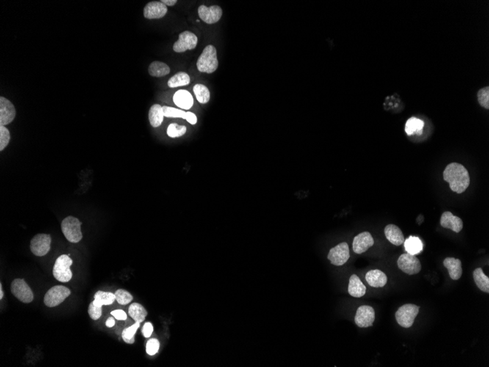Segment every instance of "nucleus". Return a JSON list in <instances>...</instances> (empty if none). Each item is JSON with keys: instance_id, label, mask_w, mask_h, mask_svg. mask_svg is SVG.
Masks as SVG:
<instances>
[{"instance_id": "f257e3e1", "label": "nucleus", "mask_w": 489, "mask_h": 367, "mask_svg": "<svg viewBox=\"0 0 489 367\" xmlns=\"http://www.w3.org/2000/svg\"><path fill=\"white\" fill-rule=\"evenodd\" d=\"M443 178L449 183L451 189L457 194H462L470 186V174L466 168L459 163L448 164L443 172Z\"/></svg>"}, {"instance_id": "f03ea898", "label": "nucleus", "mask_w": 489, "mask_h": 367, "mask_svg": "<svg viewBox=\"0 0 489 367\" xmlns=\"http://www.w3.org/2000/svg\"><path fill=\"white\" fill-rule=\"evenodd\" d=\"M198 70L202 73H212L219 67L217 51L213 45H208L202 51L197 62Z\"/></svg>"}, {"instance_id": "7ed1b4c3", "label": "nucleus", "mask_w": 489, "mask_h": 367, "mask_svg": "<svg viewBox=\"0 0 489 367\" xmlns=\"http://www.w3.org/2000/svg\"><path fill=\"white\" fill-rule=\"evenodd\" d=\"M81 225L79 220L73 216H68L63 219L61 227L62 233L69 242L77 244L82 239Z\"/></svg>"}, {"instance_id": "20e7f679", "label": "nucleus", "mask_w": 489, "mask_h": 367, "mask_svg": "<svg viewBox=\"0 0 489 367\" xmlns=\"http://www.w3.org/2000/svg\"><path fill=\"white\" fill-rule=\"evenodd\" d=\"M73 264V260L67 255H62L56 259L55 264L53 268V275L56 280L60 282H68L73 277L70 266Z\"/></svg>"}, {"instance_id": "39448f33", "label": "nucleus", "mask_w": 489, "mask_h": 367, "mask_svg": "<svg viewBox=\"0 0 489 367\" xmlns=\"http://www.w3.org/2000/svg\"><path fill=\"white\" fill-rule=\"evenodd\" d=\"M419 311L420 307L415 304H408L403 305L396 312V321L401 327L409 329L412 327Z\"/></svg>"}, {"instance_id": "423d86ee", "label": "nucleus", "mask_w": 489, "mask_h": 367, "mask_svg": "<svg viewBox=\"0 0 489 367\" xmlns=\"http://www.w3.org/2000/svg\"><path fill=\"white\" fill-rule=\"evenodd\" d=\"M70 295V290L62 285L53 287L45 293L44 304L48 307H55L62 304Z\"/></svg>"}, {"instance_id": "0eeeda50", "label": "nucleus", "mask_w": 489, "mask_h": 367, "mask_svg": "<svg viewBox=\"0 0 489 367\" xmlns=\"http://www.w3.org/2000/svg\"><path fill=\"white\" fill-rule=\"evenodd\" d=\"M10 290L12 295L24 304H29L33 301V293L23 279H16L12 281Z\"/></svg>"}, {"instance_id": "6e6552de", "label": "nucleus", "mask_w": 489, "mask_h": 367, "mask_svg": "<svg viewBox=\"0 0 489 367\" xmlns=\"http://www.w3.org/2000/svg\"><path fill=\"white\" fill-rule=\"evenodd\" d=\"M397 264L401 271L409 275H415L421 271L419 259L409 253L401 255L398 259Z\"/></svg>"}, {"instance_id": "1a4fd4ad", "label": "nucleus", "mask_w": 489, "mask_h": 367, "mask_svg": "<svg viewBox=\"0 0 489 367\" xmlns=\"http://www.w3.org/2000/svg\"><path fill=\"white\" fill-rule=\"evenodd\" d=\"M51 238L46 234L35 235L30 243L31 252L37 257L45 256L51 249Z\"/></svg>"}, {"instance_id": "9d476101", "label": "nucleus", "mask_w": 489, "mask_h": 367, "mask_svg": "<svg viewBox=\"0 0 489 367\" xmlns=\"http://www.w3.org/2000/svg\"><path fill=\"white\" fill-rule=\"evenodd\" d=\"M350 257L349 245L341 243L330 249L327 258L334 266H341L349 260Z\"/></svg>"}, {"instance_id": "9b49d317", "label": "nucleus", "mask_w": 489, "mask_h": 367, "mask_svg": "<svg viewBox=\"0 0 489 367\" xmlns=\"http://www.w3.org/2000/svg\"><path fill=\"white\" fill-rule=\"evenodd\" d=\"M197 36L189 31H185L179 34L178 40L174 44L173 50L175 52H184L187 50L194 49L197 47Z\"/></svg>"}, {"instance_id": "f8f14e48", "label": "nucleus", "mask_w": 489, "mask_h": 367, "mask_svg": "<svg viewBox=\"0 0 489 367\" xmlns=\"http://www.w3.org/2000/svg\"><path fill=\"white\" fill-rule=\"evenodd\" d=\"M375 320V312L370 306H361L356 312L355 321L360 328L371 327Z\"/></svg>"}, {"instance_id": "ddd939ff", "label": "nucleus", "mask_w": 489, "mask_h": 367, "mask_svg": "<svg viewBox=\"0 0 489 367\" xmlns=\"http://www.w3.org/2000/svg\"><path fill=\"white\" fill-rule=\"evenodd\" d=\"M198 13L204 22L213 24L217 23L222 18L223 10L222 7L218 5L208 7L203 4L199 7Z\"/></svg>"}, {"instance_id": "4468645a", "label": "nucleus", "mask_w": 489, "mask_h": 367, "mask_svg": "<svg viewBox=\"0 0 489 367\" xmlns=\"http://www.w3.org/2000/svg\"><path fill=\"white\" fill-rule=\"evenodd\" d=\"M16 111L12 102L4 97L0 98V125H6L13 121Z\"/></svg>"}, {"instance_id": "2eb2a0df", "label": "nucleus", "mask_w": 489, "mask_h": 367, "mask_svg": "<svg viewBox=\"0 0 489 367\" xmlns=\"http://www.w3.org/2000/svg\"><path fill=\"white\" fill-rule=\"evenodd\" d=\"M374 240L372 235L368 232H363L357 235L354 238L353 251L357 255H361L364 253L369 248L374 246Z\"/></svg>"}, {"instance_id": "dca6fc26", "label": "nucleus", "mask_w": 489, "mask_h": 367, "mask_svg": "<svg viewBox=\"0 0 489 367\" xmlns=\"http://www.w3.org/2000/svg\"><path fill=\"white\" fill-rule=\"evenodd\" d=\"M167 6L161 1L149 2L144 8V16L147 19H158L167 13Z\"/></svg>"}, {"instance_id": "f3484780", "label": "nucleus", "mask_w": 489, "mask_h": 367, "mask_svg": "<svg viewBox=\"0 0 489 367\" xmlns=\"http://www.w3.org/2000/svg\"><path fill=\"white\" fill-rule=\"evenodd\" d=\"M440 224L444 228L449 229L456 233H460L463 229L464 224L462 219L454 216L451 212H444L440 219Z\"/></svg>"}, {"instance_id": "a211bd4d", "label": "nucleus", "mask_w": 489, "mask_h": 367, "mask_svg": "<svg viewBox=\"0 0 489 367\" xmlns=\"http://www.w3.org/2000/svg\"><path fill=\"white\" fill-rule=\"evenodd\" d=\"M163 111H164V117H175V118L180 117V118L187 120L191 125H195L197 122V117L196 114L190 112V111L186 112V111L181 110V109L167 106H163Z\"/></svg>"}, {"instance_id": "6ab92c4d", "label": "nucleus", "mask_w": 489, "mask_h": 367, "mask_svg": "<svg viewBox=\"0 0 489 367\" xmlns=\"http://www.w3.org/2000/svg\"><path fill=\"white\" fill-rule=\"evenodd\" d=\"M443 265L448 269L450 277L453 280H459L462 277L463 271L460 260L454 257H447L443 261Z\"/></svg>"}, {"instance_id": "aec40b11", "label": "nucleus", "mask_w": 489, "mask_h": 367, "mask_svg": "<svg viewBox=\"0 0 489 367\" xmlns=\"http://www.w3.org/2000/svg\"><path fill=\"white\" fill-rule=\"evenodd\" d=\"M366 282L373 288H383L388 282V277L380 270H372L368 271L366 275Z\"/></svg>"}, {"instance_id": "412c9836", "label": "nucleus", "mask_w": 489, "mask_h": 367, "mask_svg": "<svg viewBox=\"0 0 489 367\" xmlns=\"http://www.w3.org/2000/svg\"><path fill=\"white\" fill-rule=\"evenodd\" d=\"M173 100L176 106L186 110L191 109L194 105V98L192 95L189 91L185 89H180L175 92Z\"/></svg>"}, {"instance_id": "4be33fe9", "label": "nucleus", "mask_w": 489, "mask_h": 367, "mask_svg": "<svg viewBox=\"0 0 489 367\" xmlns=\"http://www.w3.org/2000/svg\"><path fill=\"white\" fill-rule=\"evenodd\" d=\"M348 293L351 296L355 298H361L366 294V286L356 274L351 276L349 278Z\"/></svg>"}, {"instance_id": "5701e85b", "label": "nucleus", "mask_w": 489, "mask_h": 367, "mask_svg": "<svg viewBox=\"0 0 489 367\" xmlns=\"http://www.w3.org/2000/svg\"><path fill=\"white\" fill-rule=\"evenodd\" d=\"M385 235L387 239L395 246H401L404 244V237L401 229L395 224H389L385 228Z\"/></svg>"}, {"instance_id": "b1692460", "label": "nucleus", "mask_w": 489, "mask_h": 367, "mask_svg": "<svg viewBox=\"0 0 489 367\" xmlns=\"http://www.w3.org/2000/svg\"><path fill=\"white\" fill-rule=\"evenodd\" d=\"M164 114L163 107L159 104H154L149 111V120L152 126L159 127L164 121Z\"/></svg>"}, {"instance_id": "393cba45", "label": "nucleus", "mask_w": 489, "mask_h": 367, "mask_svg": "<svg viewBox=\"0 0 489 367\" xmlns=\"http://www.w3.org/2000/svg\"><path fill=\"white\" fill-rule=\"evenodd\" d=\"M148 72L150 76L154 77H163L170 73V67L164 62L155 61L149 66Z\"/></svg>"}, {"instance_id": "a878e982", "label": "nucleus", "mask_w": 489, "mask_h": 367, "mask_svg": "<svg viewBox=\"0 0 489 367\" xmlns=\"http://www.w3.org/2000/svg\"><path fill=\"white\" fill-rule=\"evenodd\" d=\"M404 244L405 250L410 255H418L423 251L422 241L418 237L410 236L404 241Z\"/></svg>"}, {"instance_id": "bb28decb", "label": "nucleus", "mask_w": 489, "mask_h": 367, "mask_svg": "<svg viewBox=\"0 0 489 367\" xmlns=\"http://www.w3.org/2000/svg\"><path fill=\"white\" fill-rule=\"evenodd\" d=\"M473 278L478 288L484 293H489V278L485 275L482 268H478L473 272Z\"/></svg>"}, {"instance_id": "cd10ccee", "label": "nucleus", "mask_w": 489, "mask_h": 367, "mask_svg": "<svg viewBox=\"0 0 489 367\" xmlns=\"http://www.w3.org/2000/svg\"><path fill=\"white\" fill-rule=\"evenodd\" d=\"M424 122L416 117H411L407 121L405 125V131L407 135L412 136L414 134L421 135L422 134Z\"/></svg>"}, {"instance_id": "c85d7f7f", "label": "nucleus", "mask_w": 489, "mask_h": 367, "mask_svg": "<svg viewBox=\"0 0 489 367\" xmlns=\"http://www.w3.org/2000/svg\"><path fill=\"white\" fill-rule=\"evenodd\" d=\"M115 300V294L107 292L98 291L95 293L92 302L95 306L103 307V306L111 305Z\"/></svg>"}, {"instance_id": "c756f323", "label": "nucleus", "mask_w": 489, "mask_h": 367, "mask_svg": "<svg viewBox=\"0 0 489 367\" xmlns=\"http://www.w3.org/2000/svg\"><path fill=\"white\" fill-rule=\"evenodd\" d=\"M128 314L134 320L135 322L142 323L147 315L145 307L137 303H134L128 309Z\"/></svg>"}, {"instance_id": "7c9ffc66", "label": "nucleus", "mask_w": 489, "mask_h": 367, "mask_svg": "<svg viewBox=\"0 0 489 367\" xmlns=\"http://www.w3.org/2000/svg\"><path fill=\"white\" fill-rule=\"evenodd\" d=\"M190 81H191V78H190L189 74L185 73V72H179L169 80L168 85L171 88H175V87L188 85L189 84Z\"/></svg>"}, {"instance_id": "2f4dec72", "label": "nucleus", "mask_w": 489, "mask_h": 367, "mask_svg": "<svg viewBox=\"0 0 489 367\" xmlns=\"http://www.w3.org/2000/svg\"><path fill=\"white\" fill-rule=\"evenodd\" d=\"M194 92L197 100L202 104L208 103L211 99V92L209 89L204 84H196L194 87Z\"/></svg>"}, {"instance_id": "473e14b6", "label": "nucleus", "mask_w": 489, "mask_h": 367, "mask_svg": "<svg viewBox=\"0 0 489 367\" xmlns=\"http://www.w3.org/2000/svg\"><path fill=\"white\" fill-rule=\"evenodd\" d=\"M139 326H140V323L136 322L131 327L125 329L122 332V339L125 343H128V344H133L134 343V336Z\"/></svg>"}, {"instance_id": "72a5a7b5", "label": "nucleus", "mask_w": 489, "mask_h": 367, "mask_svg": "<svg viewBox=\"0 0 489 367\" xmlns=\"http://www.w3.org/2000/svg\"><path fill=\"white\" fill-rule=\"evenodd\" d=\"M187 131L185 125H180L177 123H172L167 128V134L171 138H178L183 136Z\"/></svg>"}, {"instance_id": "f704fd0d", "label": "nucleus", "mask_w": 489, "mask_h": 367, "mask_svg": "<svg viewBox=\"0 0 489 367\" xmlns=\"http://www.w3.org/2000/svg\"><path fill=\"white\" fill-rule=\"evenodd\" d=\"M114 294H115L116 300H117V303L121 304V305H127V304L131 303L134 299L132 295L126 290H117Z\"/></svg>"}, {"instance_id": "c9c22d12", "label": "nucleus", "mask_w": 489, "mask_h": 367, "mask_svg": "<svg viewBox=\"0 0 489 367\" xmlns=\"http://www.w3.org/2000/svg\"><path fill=\"white\" fill-rule=\"evenodd\" d=\"M478 102L482 107L489 109V87H484L478 92Z\"/></svg>"}, {"instance_id": "e433bc0d", "label": "nucleus", "mask_w": 489, "mask_h": 367, "mask_svg": "<svg viewBox=\"0 0 489 367\" xmlns=\"http://www.w3.org/2000/svg\"><path fill=\"white\" fill-rule=\"evenodd\" d=\"M10 140V134L8 129L4 125H0V150L2 151Z\"/></svg>"}, {"instance_id": "4c0bfd02", "label": "nucleus", "mask_w": 489, "mask_h": 367, "mask_svg": "<svg viewBox=\"0 0 489 367\" xmlns=\"http://www.w3.org/2000/svg\"><path fill=\"white\" fill-rule=\"evenodd\" d=\"M160 348V343L158 340L156 339H151V340H149L148 343H147V347H146V351H147V354L150 356H153L156 354L158 352V350Z\"/></svg>"}, {"instance_id": "58836bf2", "label": "nucleus", "mask_w": 489, "mask_h": 367, "mask_svg": "<svg viewBox=\"0 0 489 367\" xmlns=\"http://www.w3.org/2000/svg\"><path fill=\"white\" fill-rule=\"evenodd\" d=\"M88 313L91 319L97 321L101 317L102 307L95 306L93 302H92L89 306Z\"/></svg>"}, {"instance_id": "ea45409f", "label": "nucleus", "mask_w": 489, "mask_h": 367, "mask_svg": "<svg viewBox=\"0 0 489 367\" xmlns=\"http://www.w3.org/2000/svg\"><path fill=\"white\" fill-rule=\"evenodd\" d=\"M153 332V326L150 323H146L142 329V334L146 338L151 337Z\"/></svg>"}, {"instance_id": "a19ab883", "label": "nucleus", "mask_w": 489, "mask_h": 367, "mask_svg": "<svg viewBox=\"0 0 489 367\" xmlns=\"http://www.w3.org/2000/svg\"><path fill=\"white\" fill-rule=\"evenodd\" d=\"M111 314L118 321H125L127 319V314L123 310H114L111 312Z\"/></svg>"}, {"instance_id": "79ce46f5", "label": "nucleus", "mask_w": 489, "mask_h": 367, "mask_svg": "<svg viewBox=\"0 0 489 367\" xmlns=\"http://www.w3.org/2000/svg\"><path fill=\"white\" fill-rule=\"evenodd\" d=\"M161 2L164 3L166 6H174L177 4V0H161Z\"/></svg>"}, {"instance_id": "37998d69", "label": "nucleus", "mask_w": 489, "mask_h": 367, "mask_svg": "<svg viewBox=\"0 0 489 367\" xmlns=\"http://www.w3.org/2000/svg\"><path fill=\"white\" fill-rule=\"evenodd\" d=\"M114 325H115V321H114V318H108V320L106 322V326H107L108 328H112L114 327Z\"/></svg>"}, {"instance_id": "c03bdc74", "label": "nucleus", "mask_w": 489, "mask_h": 367, "mask_svg": "<svg viewBox=\"0 0 489 367\" xmlns=\"http://www.w3.org/2000/svg\"><path fill=\"white\" fill-rule=\"evenodd\" d=\"M4 297V293H3L2 286H1V284H0V299H2Z\"/></svg>"}]
</instances>
